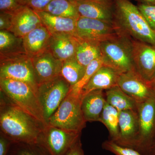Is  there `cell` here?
I'll return each instance as SVG.
<instances>
[{
    "label": "cell",
    "instance_id": "7402d4cb",
    "mask_svg": "<svg viewBox=\"0 0 155 155\" xmlns=\"http://www.w3.org/2000/svg\"><path fill=\"white\" fill-rule=\"evenodd\" d=\"M24 54H26L23 38L11 31L0 30V59Z\"/></svg>",
    "mask_w": 155,
    "mask_h": 155
},
{
    "label": "cell",
    "instance_id": "f1b7e54d",
    "mask_svg": "<svg viewBox=\"0 0 155 155\" xmlns=\"http://www.w3.org/2000/svg\"><path fill=\"white\" fill-rule=\"evenodd\" d=\"M104 65L101 57L92 62L86 67L85 73L83 77L75 85L70 87L69 92L73 94L80 95L81 92L84 87L86 85L97 70Z\"/></svg>",
    "mask_w": 155,
    "mask_h": 155
},
{
    "label": "cell",
    "instance_id": "ac0fdd59",
    "mask_svg": "<svg viewBox=\"0 0 155 155\" xmlns=\"http://www.w3.org/2000/svg\"><path fill=\"white\" fill-rule=\"evenodd\" d=\"M119 74L114 69L103 66L95 72L81 92V97L94 91L109 89L118 85Z\"/></svg>",
    "mask_w": 155,
    "mask_h": 155
},
{
    "label": "cell",
    "instance_id": "4316f807",
    "mask_svg": "<svg viewBox=\"0 0 155 155\" xmlns=\"http://www.w3.org/2000/svg\"><path fill=\"white\" fill-rule=\"evenodd\" d=\"M43 11L66 18L78 19L80 17L75 5L69 0H51Z\"/></svg>",
    "mask_w": 155,
    "mask_h": 155
},
{
    "label": "cell",
    "instance_id": "7c38bea8",
    "mask_svg": "<svg viewBox=\"0 0 155 155\" xmlns=\"http://www.w3.org/2000/svg\"><path fill=\"white\" fill-rule=\"evenodd\" d=\"M118 86L137 104L155 97V92L151 83L144 80L135 70L120 74Z\"/></svg>",
    "mask_w": 155,
    "mask_h": 155
},
{
    "label": "cell",
    "instance_id": "5b68a950",
    "mask_svg": "<svg viewBox=\"0 0 155 155\" xmlns=\"http://www.w3.org/2000/svg\"><path fill=\"white\" fill-rule=\"evenodd\" d=\"M80 95L69 92L57 110L51 116L48 125L64 130L81 132L86 127L81 109Z\"/></svg>",
    "mask_w": 155,
    "mask_h": 155
},
{
    "label": "cell",
    "instance_id": "4fadbf2b",
    "mask_svg": "<svg viewBox=\"0 0 155 155\" xmlns=\"http://www.w3.org/2000/svg\"><path fill=\"white\" fill-rule=\"evenodd\" d=\"M37 85L61 75L63 61L53 55L48 50L31 58Z\"/></svg>",
    "mask_w": 155,
    "mask_h": 155
},
{
    "label": "cell",
    "instance_id": "9a60e30c",
    "mask_svg": "<svg viewBox=\"0 0 155 155\" xmlns=\"http://www.w3.org/2000/svg\"><path fill=\"white\" fill-rule=\"evenodd\" d=\"M119 136L116 143L122 146L134 148L139 133V120L137 110L119 112Z\"/></svg>",
    "mask_w": 155,
    "mask_h": 155
},
{
    "label": "cell",
    "instance_id": "3957f363",
    "mask_svg": "<svg viewBox=\"0 0 155 155\" xmlns=\"http://www.w3.org/2000/svg\"><path fill=\"white\" fill-rule=\"evenodd\" d=\"M104 66L119 74L135 70L132 58V38L123 32L100 43Z\"/></svg>",
    "mask_w": 155,
    "mask_h": 155
},
{
    "label": "cell",
    "instance_id": "2e32d148",
    "mask_svg": "<svg viewBox=\"0 0 155 155\" xmlns=\"http://www.w3.org/2000/svg\"><path fill=\"white\" fill-rule=\"evenodd\" d=\"M13 14L12 27L10 31L16 36L23 38L27 34L42 25L35 11L22 6Z\"/></svg>",
    "mask_w": 155,
    "mask_h": 155
},
{
    "label": "cell",
    "instance_id": "e575fe53",
    "mask_svg": "<svg viewBox=\"0 0 155 155\" xmlns=\"http://www.w3.org/2000/svg\"><path fill=\"white\" fill-rule=\"evenodd\" d=\"M64 155H85L82 148L81 137L70 147Z\"/></svg>",
    "mask_w": 155,
    "mask_h": 155
},
{
    "label": "cell",
    "instance_id": "484cf974",
    "mask_svg": "<svg viewBox=\"0 0 155 155\" xmlns=\"http://www.w3.org/2000/svg\"><path fill=\"white\" fill-rule=\"evenodd\" d=\"M85 70L86 67L81 65L75 57L63 61L61 75L72 87L82 78Z\"/></svg>",
    "mask_w": 155,
    "mask_h": 155
},
{
    "label": "cell",
    "instance_id": "cb8c5ba5",
    "mask_svg": "<svg viewBox=\"0 0 155 155\" xmlns=\"http://www.w3.org/2000/svg\"><path fill=\"white\" fill-rule=\"evenodd\" d=\"M105 94L107 102L119 112L127 110H137L136 102L118 85L106 90Z\"/></svg>",
    "mask_w": 155,
    "mask_h": 155
},
{
    "label": "cell",
    "instance_id": "9c48e42d",
    "mask_svg": "<svg viewBox=\"0 0 155 155\" xmlns=\"http://www.w3.org/2000/svg\"><path fill=\"white\" fill-rule=\"evenodd\" d=\"M81 132L70 131L47 125L39 136L37 143L50 155H64L81 137Z\"/></svg>",
    "mask_w": 155,
    "mask_h": 155
},
{
    "label": "cell",
    "instance_id": "ffe728a7",
    "mask_svg": "<svg viewBox=\"0 0 155 155\" xmlns=\"http://www.w3.org/2000/svg\"><path fill=\"white\" fill-rule=\"evenodd\" d=\"M51 35L43 25L25 35L22 38L27 55L31 58L48 50Z\"/></svg>",
    "mask_w": 155,
    "mask_h": 155
},
{
    "label": "cell",
    "instance_id": "8d00e7d4",
    "mask_svg": "<svg viewBox=\"0 0 155 155\" xmlns=\"http://www.w3.org/2000/svg\"><path fill=\"white\" fill-rule=\"evenodd\" d=\"M139 4L155 5V0H135Z\"/></svg>",
    "mask_w": 155,
    "mask_h": 155
},
{
    "label": "cell",
    "instance_id": "d4e9b609",
    "mask_svg": "<svg viewBox=\"0 0 155 155\" xmlns=\"http://www.w3.org/2000/svg\"><path fill=\"white\" fill-rule=\"evenodd\" d=\"M99 122L107 127L110 134L109 140L116 142L119 138V112L106 102Z\"/></svg>",
    "mask_w": 155,
    "mask_h": 155
},
{
    "label": "cell",
    "instance_id": "7a4b0ae2",
    "mask_svg": "<svg viewBox=\"0 0 155 155\" xmlns=\"http://www.w3.org/2000/svg\"><path fill=\"white\" fill-rule=\"evenodd\" d=\"M115 19L122 31L131 38L155 46L153 30L137 6L130 0H113Z\"/></svg>",
    "mask_w": 155,
    "mask_h": 155
},
{
    "label": "cell",
    "instance_id": "ba28073f",
    "mask_svg": "<svg viewBox=\"0 0 155 155\" xmlns=\"http://www.w3.org/2000/svg\"><path fill=\"white\" fill-rule=\"evenodd\" d=\"M137 110L139 129L134 149L147 155L155 137V97L137 104Z\"/></svg>",
    "mask_w": 155,
    "mask_h": 155
},
{
    "label": "cell",
    "instance_id": "277c9868",
    "mask_svg": "<svg viewBox=\"0 0 155 155\" xmlns=\"http://www.w3.org/2000/svg\"><path fill=\"white\" fill-rule=\"evenodd\" d=\"M0 91L22 110L45 123L36 92L29 84L13 79H0Z\"/></svg>",
    "mask_w": 155,
    "mask_h": 155
},
{
    "label": "cell",
    "instance_id": "52a82bcc",
    "mask_svg": "<svg viewBox=\"0 0 155 155\" xmlns=\"http://www.w3.org/2000/svg\"><path fill=\"white\" fill-rule=\"evenodd\" d=\"M123 32L116 21L110 22L80 17L76 22L75 36L101 43L116 37Z\"/></svg>",
    "mask_w": 155,
    "mask_h": 155
},
{
    "label": "cell",
    "instance_id": "e0dca14e",
    "mask_svg": "<svg viewBox=\"0 0 155 155\" xmlns=\"http://www.w3.org/2000/svg\"><path fill=\"white\" fill-rule=\"evenodd\" d=\"M48 50L61 61L75 58L77 38L67 33L51 34Z\"/></svg>",
    "mask_w": 155,
    "mask_h": 155
},
{
    "label": "cell",
    "instance_id": "4dcf8cb0",
    "mask_svg": "<svg viewBox=\"0 0 155 155\" xmlns=\"http://www.w3.org/2000/svg\"><path fill=\"white\" fill-rule=\"evenodd\" d=\"M137 6L148 25L155 31V5L138 3Z\"/></svg>",
    "mask_w": 155,
    "mask_h": 155
},
{
    "label": "cell",
    "instance_id": "6da1fadb",
    "mask_svg": "<svg viewBox=\"0 0 155 155\" xmlns=\"http://www.w3.org/2000/svg\"><path fill=\"white\" fill-rule=\"evenodd\" d=\"M0 92V132L11 142L37 143L47 125Z\"/></svg>",
    "mask_w": 155,
    "mask_h": 155
},
{
    "label": "cell",
    "instance_id": "44dd1931",
    "mask_svg": "<svg viewBox=\"0 0 155 155\" xmlns=\"http://www.w3.org/2000/svg\"><path fill=\"white\" fill-rule=\"evenodd\" d=\"M35 12L51 34L67 33L75 36L78 19L59 17L43 11Z\"/></svg>",
    "mask_w": 155,
    "mask_h": 155
},
{
    "label": "cell",
    "instance_id": "30bf717a",
    "mask_svg": "<svg viewBox=\"0 0 155 155\" xmlns=\"http://www.w3.org/2000/svg\"><path fill=\"white\" fill-rule=\"evenodd\" d=\"M0 79L23 81L36 92L38 85L32 62L26 54L0 59Z\"/></svg>",
    "mask_w": 155,
    "mask_h": 155
},
{
    "label": "cell",
    "instance_id": "d6986e66",
    "mask_svg": "<svg viewBox=\"0 0 155 155\" xmlns=\"http://www.w3.org/2000/svg\"><path fill=\"white\" fill-rule=\"evenodd\" d=\"M81 98V111L85 122H99L107 102L103 90L90 92Z\"/></svg>",
    "mask_w": 155,
    "mask_h": 155
},
{
    "label": "cell",
    "instance_id": "d590c367",
    "mask_svg": "<svg viewBox=\"0 0 155 155\" xmlns=\"http://www.w3.org/2000/svg\"><path fill=\"white\" fill-rule=\"evenodd\" d=\"M11 141L0 132V155H6Z\"/></svg>",
    "mask_w": 155,
    "mask_h": 155
},
{
    "label": "cell",
    "instance_id": "8992f818",
    "mask_svg": "<svg viewBox=\"0 0 155 155\" xmlns=\"http://www.w3.org/2000/svg\"><path fill=\"white\" fill-rule=\"evenodd\" d=\"M70 87L69 83L61 75L38 85L36 94L46 125L69 94Z\"/></svg>",
    "mask_w": 155,
    "mask_h": 155
},
{
    "label": "cell",
    "instance_id": "f546056e",
    "mask_svg": "<svg viewBox=\"0 0 155 155\" xmlns=\"http://www.w3.org/2000/svg\"><path fill=\"white\" fill-rule=\"evenodd\" d=\"M102 147L103 149L115 155H144L135 149L122 146L110 140L104 141Z\"/></svg>",
    "mask_w": 155,
    "mask_h": 155
},
{
    "label": "cell",
    "instance_id": "1f68e13d",
    "mask_svg": "<svg viewBox=\"0 0 155 155\" xmlns=\"http://www.w3.org/2000/svg\"><path fill=\"white\" fill-rule=\"evenodd\" d=\"M21 5L26 6L35 11L44 10L51 0H17Z\"/></svg>",
    "mask_w": 155,
    "mask_h": 155
},
{
    "label": "cell",
    "instance_id": "d6a6232c",
    "mask_svg": "<svg viewBox=\"0 0 155 155\" xmlns=\"http://www.w3.org/2000/svg\"><path fill=\"white\" fill-rule=\"evenodd\" d=\"M22 6L17 0H0V12L13 14Z\"/></svg>",
    "mask_w": 155,
    "mask_h": 155
},
{
    "label": "cell",
    "instance_id": "603a6c76",
    "mask_svg": "<svg viewBox=\"0 0 155 155\" xmlns=\"http://www.w3.org/2000/svg\"><path fill=\"white\" fill-rule=\"evenodd\" d=\"M101 57L100 43L77 38L75 58L81 65L86 67Z\"/></svg>",
    "mask_w": 155,
    "mask_h": 155
},
{
    "label": "cell",
    "instance_id": "ab89813d",
    "mask_svg": "<svg viewBox=\"0 0 155 155\" xmlns=\"http://www.w3.org/2000/svg\"><path fill=\"white\" fill-rule=\"evenodd\" d=\"M69 1H72V0H69Z\"/></svg>",
    "mask_w": 155,
    "mask_h": 155
},
{
    "label": "cell",
    "instance_id": "f35d334b",
    "mask_svg": "<svg viewBox=\"0 0 155 155\" xmlns=\"http://www.w3.org/2000/svg\"><path fill=\"white\" fill-rule=\"evenodd\" d=\"M151 84L155 92V76L154 79H153L152 82H151Z\"/></svg>",
    "mask_w": 155,
    "mask_h": 155
},
{
    "label": "cell",
    "instance_id": "5bb4252c",
    "mask_svg": "<svg viewBox=\"0 0 155 155\" xmlns=\"http://www.w3.org/2000/svg\"><path fill=\"white\" fill-rule=\"evenodd\" d=\"M80 17L114 22L113 0H72Z\"/></svg>",
    "mask_w": 155,
    "mask_h": 155
},
{
    "label": "cell",
    "instance_id": "74e56055",
    "mask_svg": "<svg viewBox=\"0 0 155 155\" xmlns=\"http://www.w3.org/2000/svg\"><path fill=\"white\" fill-rule=\"evenodd\" d=\"M147 155H155V137L150 147Z\"/></svg>",
    "mask_w": 155,
    "mask_h": 155
},
{
    "label": "cell",
    "instance_id": "83f0119b",
    "mask_svg": "<svg viewBox=\"0 0 155 155\" xmlns=\"http://www.w3.org/2000/svg\"><path fill=\"white\" fill-rule=\"evenodd\" d=\"M6 155H50L37 143L11 142Z\"/></svg>",
    "mask_w": 155,
    "mask_h": 155
},
{
    "label": "cell",
    "instance_id": "8fae6325",
    "mask_svg": "<svg viewBox=\"0 0 155 155\" xmlns=\"http://www.w3.org/2000/svg\"><path fill=\"white\" fill-rule=\"evenodd\" d=\"M132 58L136 72L151 83L155 76V46L132 39Z\"/></svg>",
    "mask_w": 155,
    "mask_h": 155
},
{
    "label": "cell",
    "instance_id": "836d02e7",
    "mask_svg": "<svg viewBox=\"0 0 155 155\" xmlns=\"http://www.w3.org/2000/svg\"><path fill=\"white\" fill-rule=\"evenodd\" d=\"M13 14L0 12V30L10 31L12 27Z\"/></svg>",
    "mask_w": 155,
    "mask_h": 155
}]
</instances>
